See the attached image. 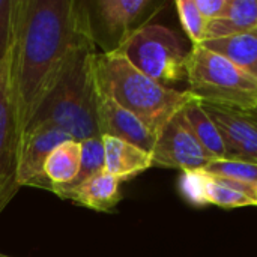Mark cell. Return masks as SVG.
I'll return each mask as SVG.
<instances>
[{"label": "cell", "instance_id": "1", "mask_svg": "<svg viewBox=\"0 0 257 257\" xmlns=\"http://www.w3.org/2000/svg\"><path fill=\"white\" fill-rule=\"evenodd\" d=\"M96 42L92 15L78 0H15L9 83L20 139L68 54Z\"/></svg>", "mask_w": 257, "mask_h": 257}, {"label": "cell", "instance_id": "2", "mask_svg": "<svg viewBox=\"0 0 257 257\" xmlns=\"http://www.w3.org/2000/svg\"><path fill=\"white\" fill-rule=\"evenodd\" d=\"M95 56L96 42L75 47L68 54L29 126L50 123L77 142L99 136Z\"/></svg>", "mask_w": 257, "mask_h": 257}, {"label": "cell", "instance_id": "3", "mask_svg": "<svg viewBox=\"0 0 257 257\" xmlns=\"http://www.w3.org/2000/svg\"><path fill=\"white\" fill-rule=\"evenodd\" d=\"M95 72L98 86L157 137L178 113L197 101L190 90H176L149 78L114 48L96 53Z\"/></svg>", "mask_w": 257, "mask_h": 257}, {"label": "cell", "instance_id": "4", "mask_svg": "<svg viewBox=\"0 0 257 257\" xmlns=\"http://www.w3.org/2000/svg\"><path fill=\"white\" fill-rule=\"evenodd\" d=\"M187 80L188 90L202 104L241 111L257 108L256 78L202 44L190 48Z\"/></svg>", "mask_w": 257, "mask_h": 257}, {"label": "cell", "instance_id": "5", "mask_svg": "<svg viewBox=\"0 0 257 257\" xmlns=\"http://www.w3.org/2000/svg\"><path fill=\"white\" fill-rule=\"evenodd\" d=\"M117 50L136 69L163 86L187 78L190 50L184 39L161 24H143L126 35Z\"/></svg>", "mask_w": 257, "mask_h": 257}, {"label": "cell", "instance_id": "6", "mask_svg": "<svg viewBox=\"0 0 257 257\" xmlns=\"http://www.w3.org/2000/svg\"><path fill=\"white\" fill-rule=\"evenodd\" d=\"M20 143L9 83V60L6 59L0 68V214L20 190L17 181Z\"/></svg>", "mask_w": 257, "mask_h": 257}, {"label": "cell", "instance_id": "7", "mask_svg": "<svg viewBox=\"0 0 257 257\" xmlns=\"http://www.w3.org/2000/svg\"><path fill=\"white\" fill-rule=\"evenodd\" d=\"M152 164L182 172H197L208 167L211 158L206 155L182 111L178 113L158 134L152 151Z\"/></svg>", "mask_w": 257, "mask_h": 257}, {"label": "cell", "instance_id": "8", "mask_svg": "<svg viewBox=\"0 0 257 257\" xmlns=\"http://www.w3.org/2000/svg\"><path fill=\"white\" fill-rule=\"evenodd\" d=\"M72 140L60 128L41 123L29 126L21 137L17 181L21 187H38L51 191L53 185L44 173V164L50 152L63 142Z\"/></svg>", "mask_w": 257, "mask_h": 257}, {"label": "cell", "instance_id": "9", "mask_svg": "<svg viewBox=\"0 0 257 257\" xmlns=\"http://www.w3.org/2000/svg\"><path fill=\"white\" fill-rule=\"evenodd\" d=\"M96 123L101 137L108 136L128 142L149 154H152L157 136L131 111L119 105L108 93H105L96 81Z\"/></svg>", "mask_w": 257, "mask_h": 257}, {"label": "cell", "instance_id": "10", "mask_svg": "<svg viewBox=\"0 0 257 257\" xmlns=\"http://www.w3.org/2000/svg\"><path fill=\"white\" fill-rule=\"evenodd\" d=\"M202 107L220 130L230 160L257 164V126L247 113L209 104Z\"/></svg>", "mask_w": 257, "mask_h": 257}, {"label": "cell", "instance_id": "11", "mask_svg": "<svg viewBox=\"0 0 257 257\" xmlns=\"http://www.w3.org/2000/svg\"><path fill=\"white\" fill-rule=\"evenodd\" d=\"M119 185L120 181L117 178L105 170H101L74 188L53 187L51 193H54L60 199L72 200L84 208L98 212H110L122 199Z\"/></svg>", "mask_w": 257, "mask_h": 257}, {"label": "cell", "instance_id": "12", "mask_svg": "<svg viewBox=\"0 0 257 257\" xmlns=\"http://www.w3.org/2000/svg\"><path fill=\"white\" fill-rule=\"evenodd\" d=\"M104 170L120 182L130 181L137 175L154 167L152 155L128 142L104 136Z\"/></svg>", "mask_w": 257, "mask_h": 257}, {"label": "cell", "instance_id": "13", "mask_svg": "<svg viewBox=\"0 0 257 257\" xmlns=\"http://www.w3.org/2000/svg\"><path fill=\"white\" fill-rule=\"evenodd\" d=\"M257 29V0H229L226 12L208 21L203 42L251 33Z\"/></svg>", "mask_w": 257, "mask_h": 257}, {"label": "cell", "instance_id": "14", "mask_svg": "<svg viewBox=\"0 0 257 257\" xmlns=\"http://www.w3.org/2000/svg\"><path fill=\"white\" fill-rule=\"evenodd\" d=\"M151 6L149 0H99L95 3L102 26L108 33L117 36V45L136 29L134 24Z\"/></svg>", "mask_w": 257, "mask_h": 257}, {"label": "cell", "instance_id": "15", "mask_svg": "<svg viewBox=\"0 0 257 257\" xmlns=\"http://www.w3.org/2000/svg\"><path fill=\"white\" fill-rule=\"evenodd\" d=\"M182 114L187 123L190 125L193 134L196 136L197 142L200 143L206 155L211 158V161L230 160V155L220 134V130L217 128V125L214 123V120L209 117V114L205 111V108L199 101L188 104L182 110Z\"/></svg>", "mask_w": 257, "mask_h": 257}, {"label": "cell", "instance_id": "16", "mask_svg": "<svg viewBox=\"0 0 257 257\" xmlns=\"http://www.w3.org/2000/svg\"><path fill=\"white\" fill-rule=\"evenodd\" d=\"M80 164L81 142L68 140L60 143L50 152L44 164V173L51 185H66L77 178L80 172Z\"/></svg>", "mask_w": 257, "mask_h": 257}, {"label": "cell", "instance_id": "17", "mask_svg": "<svg viewBox=\"0 0 257 257\" xmlns=\"http://www.w3.org/2000/svg\"><path fill=\"white\" fill-rule=\"evenodd\" d=\"M202 45L227 57L257 80V36L254 33L205 41Z\"/></svg>", "mask_w": 257, "mask_h": 257}, {"label": "cell", "instance_id": "18", "mask_svg": "<svg viewBox=\"0 0 257 257\" xmlns=\"http://www.w3.org/2000/svg\"><path fill=\"white\" fill-rule=\"evenodd\" d=\"M202 173H203V196H205L206 205H214V206L224 208V209L257 206V203L251 197L224 185L215 176H211L205 173L203 170Z\"/></svg>", "mask_w": 257, "mask_h": 257}, {"label": "cell", "instance_id": "19", "mask_svg": "<svg viewBox=\"0 0 257 257\" xmlns=\"http://www.w3.org/2000/svg\"><path fill=\"white\" fill-rule=\"evenodd\" d=\"M101 170H104V145H102V139L96 136L81 142V164L77 178L66 185H53V187L74 188Z\"/></svg>", "mask_w": 257, "mask_h": 257}, {"label": "cell", "instance_id": "20", "mask_svg": "<svg viewBox=\"0 0 257 257\" xmlns=\"http://www.w3.org/2000/svg\"><path fill=\"white\" fill-rule=\"evenodd\" d=\"M203 172L211 176L223 178L227 181H235V182L257 188V164L235 161V160L211 161L208 167L203 169Z\"/></svg>", "mask_w": 257, "mask_h": 257}, {"label": "cell", "instance_id": "21", "mask_svg": "<svg viewBox=\"0 0 257 257\" xmlns=\"http://www.w3.org/2000/svg\"><path fill=\"white\" fill-rule=\"evenodd\" d=\"M182 29L190 38L193 45H199L203 42L205 30L208 21L202 17L200 11L196 6V0H176L175 3Z\"/></svg>", "mask_w": 257, "mask_h": 257}, {"label": "cell", "instance_id": "22", "mask_svg": "<svg viewBox=\"0 0 257 257\" xmlns=\"http://www.w3.org/2000/svg\"><path fill=\"white\" fill-rule=\"evenodd\" d=\"M15 0H0V68L8 59L14 35Z\"/></svg>", "mask_w": 257, "mask_h": 257}, {"label": "cell", "instance_id": "23", "mask_svg": "<svg viewBox=\"0 0 257 257\" xmlns=\"http://www.w3.org/2000/svg\"><path fill=\"white\" fill-rule=\"evenodd\" d=\"M179 188L182 196L194 206H206L203 196V173L197 172H184L179 181Z\"/></svg>", "mask_w": 257, "mask_h": 257}, {"label": "cell", "instance_id": "24", "mask_svg": "<svg viewBox=\"0 0 257 257\" xmlns=\"http://www.w3.org/2000/svg\"><path fill=\"white\" fill-rule=\"evenodd\" d=\"M196 6L200 11L202 17L206 21L220 18L227 6H229V0H196Z\"/></svg>", "mask_w": 257, "mask_h": 257}, {"label": "cell", "instance_id": "25", "mask_svg": "<svg viewBox=\"0 0 257 257\" xmlns=\"http://www.w3.org/2000/svg\"><path fill=\"white\" fill-rule=\"evenodd\" d=\"M247 113V116H248V119L254 123L257 126V108H254V110H250V111H245Z\"/></svg>", "mask_w": 257, "mask_h": 257}, {"label": "cell", "instance_id": "26", "mask_svg": "<svg viewBox=\"0 0 257 257\" xmlns=\"http://www.w3.org/2000/svg\"><path fill=\"white\" fill-rule=\"evenodd\" d=\"M0 257H12V256H6V254H3V253H0Z\"/></svg>", "mask_w": 257, "mask_h": 257}, {"label": "cell", "instance_id": "27", "mask_svg": "<svg viewBox=\"0 0 257 257\" xmlns=\"http://www.w3.org/2000/svg\"><path fill=\"white\" fill-rule=\"evenodd\" d=\"M251 33H254V35H256V36H257V29H254V30H253Z\"/></svg>", "mask_w": 257, "mask_h": 257}, {"label": "cell", "instance_id": "28", "mask_svg": "<svg viewBox=\"0 0 257 257\" xmlns=\"http://www.w3.org/2000/svg\"><path fill=\"white\" fill-rule=\"evenodd\" d=\"M256 203H257V188H256Z\"/></svg>", "mask_w": 257, "mask_h": 257}]
</instances>
